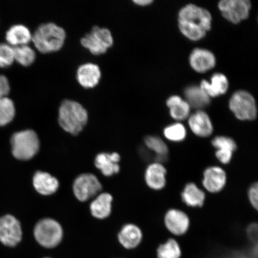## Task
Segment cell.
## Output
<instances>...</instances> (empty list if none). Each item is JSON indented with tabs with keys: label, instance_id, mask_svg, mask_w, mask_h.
<instances>
[{
	"label": "cell",
	"instance_id": "6da1fadb",
	"mask_svg": "<svg viewBox=\"0 0 258 258\" xmlns=\"http://www.w3.org/2000/svg\"><path fill=\"white\" fill-rule=\"evenodd\" d=\"M179 27L182 33L189 40H201L211 30L212 16L205 9L188 5L180 10Z\"/></svg>",
	"mask_w": 258,
	"mask_h": 258
},
{
	"label": "cell",
	"instance_id": "7a4b0ae2",
	"mask_svg": "<svg viewBox=\"0 0 258 258\" xmlns=\"http://www.w3.org/2000/svg\"><path fill=\"white\" fill-rule=\"evenodd\" d=\"M88 121V112L79 102L64 100L58 112V121L64 131L77 135L83 131Z\"/></svg>",
	"mask_w": 258,
	"mask_h": 258
},
{
	"label": "cell",
	"instance_id": "3957f363",
	"mask_svg": "<svg viewBox=\"0 0 258 258\" xmlns=\"http://www.w3.org/2000/svg\"><path fill=\"white\" fill-rule=\"evenodd\" d=\"M66 32L53 22L41 24L32 34V41L42 53H49L59 50L66 39Z\"/></svg>",
	"mask_w": 258,
	"mask_h": 258
},
{
	"label": "cell",
	"instance_id": "277c9868",
	"mask_svg": "<svg viewBox=\"0 0 258 258\" xmlns=\"http://www.w3.org/2000/svg\"><path fill=\"white\" fill-rule=\"evenodd\" d=\"M11 144L13 156L19 160L32 159L40 148L39 139L31 129L16 132L11 137Z\"/></svg>",
	"mask_w": 258,
	"mask_h": 258
},
{
	"label": "cell",
	"instance_id": "5b68a950",
	"mask_svg": "<svg viewBox=\"0 0 258 258\" xmlns=\"http://www.w3.org/2000/svg\"><path fill=\"white\" fill-rule=\"evenodd\" d=\"M34 237L41 246L53 249L59 245L63 238V230L60 225L52 219H44L35 225Z\"/></svg>",
	"mask_w": 258,
	"mask_h": 258
},
{
	"label": "cell",
	"instance_id": "8992f818",
	"mask_svg": "<svg viewBox=\"0 0 258 258\" xmlns=\"http://www.w3.org/2000/svg\"><path fill=\"white\" fill-rule=\"evenodd\" d=\"M113 43L112 35L108 28L95 26L81 39V44L95 55L106 52Z\"/></svg>",
	"mask_w": 258,
	"mask_h": 258
},
{
	"label": "cell",
	"instance_id": "52a82bcc",
	"mask_svg": "<svg viewBox=\"0 0 258 258\" xmlns=\"http://www.w3.org/2000/svg\"><path fill=\"white\" fill-rule=\"evenodd\" d=\"M23 239L20 222L14 216L6 215L0 217V244L7 249H14Z\"/></svg>",
	"mask_w": 258,
	"mask_h": 258
},
{
	"label": "cell",
	"instance_id": "ba28073f",
	"mask_svg": "<svg viewBox=\"0 0 258 258\" xmlns=\"http://www.w3.org/2000/svg\"><path fill=\"white\" fill-rule=\"evenodd\" d=\"M229 106L235 117L240 120H254L257 116V108L252 95L243 90L234 93Z\"/></svg>",
	"mask_w": 258,
	"mask_h": 258
},
{
	"label": "cell",
	"instance_id": "9c48e42d",
	"mask_svg": "<svg viewBox=\"0 0 258 258\" xmlns=\"http://www.w3.org/2000/svg\"><path fill=\"white\" fill-rule=\"evenodd\" d=\"M218 7L227 20L236 24L248 18L251 4L248 0H222Z\"/></svg>",
	"mask_w": 258,
	"mask_h": 258
},
{
	"label": "cell",
	"instance_id": "30bf717a",
	"mask_svg": "<svg viewBox=\"0 0 258 258\" xmlns=\"http://www.w3.org/2000/svg\"><path fill=\"white\" fill-rule=\"evenodd\" d=\"M101 189L102 185L97 177L90 173L77 177L73 185L74 195L81 202L88 201Z\"/></svg>",
	"mask_w": 258,
	"mask_h": 258
},
{
	"label": "cell",
	"instance_id": "8fae6325",
	"mask_svg": "<svg viewBox=\"0 0 258 258\" xmlns=\"http://www.w3.org/2000/svg\"><path fill=\"white\" fill-rule=\"evenodd\" d=\"M164 225L171 234L182 236L189 230L190 219L185 212L178 209L168 210L164 215Z\"/></svg>",
	"mask_w": 258,
	"mask_h": 258
},
{
	"label": "cell",
	"instance_id": "7c38bea8",
	"mask_svg": "<svg viewBox=\"0 0 258 258\" xmlns=\"http://www.w3.org/2000/svg\"><path fill=\"white\" fill-rule=\"evenodd\" d=\"M227 182V173L220 166H209L203 172L202 185L210 193L220 192L224 189Z\"/></svg>",
	"mask_w": 258,
	"mask_h": 258
},
{
	"label": "cell",
	"instance_id": "4fadbf2b",
	"mask_svg": "<svg viewBox=\"0 0 258 258\" xmlns=\"http://www.w3.org/2000/svg\"><path fill=\"white\" fill-rule=\"evenodd\" d=\"M144 176L147 185L154 191H160L166 185L167 170L162 163L150 164L145 170Z\"/></svg>",
	"mask_w": 258,
	"mask_h": 258
},
{
	"label": "cell",
	"instance_id": "5bb4252c",
	"mask_svg": "<svg viewBox=\"0 0 258 258\" xmlns=\"http://www.w3.org/2000/svg\"><path fill=\"white\" fill-rule=\"evenodd\" d=\"M101 78V71L98 64L88 62L81 64L77 71V79L80 85L86 89L98 85Z\"/></svg>",
	"mask_w": 258,
	"mask_h": 258
},
{
	"label": "cell",
	"instance_id": "9a60e30c",
	"mask_svg": "<svg viewBox=\"0 0 258 258\" xmlns=\"http://www.w3.org/2000/svg\"><path fill=\"white\" fill-rule=\"evenodd\" d=\"M143 239L141 229L137 225L128 224L122 227L118 234L119 243L124 249H134L139 246Z\"/></svg>",
	"mask_w": 258,
	"mask_h": 258
},
{
	"label": "cell",
	"instance_id": "2e32d148",
	"mask_svg": "<svg viewBox=\"0 0 258 258\" xmlns=\"http://www.w3.org/2000/svg\"><path fill=\"white\" fill-rule=\"evenodd\" d=\"M188 124L193 134L199 137H209L214 131L211 118L203 111H199L190 116Z\"/></svg>",
	"mask_w": 258,
	"mask_h": 258
},
{
	"label": "cell",
	"instance_id": "e0dca14e",
	"mask_svg": "<svg viewBox=\"0 0 258 258\" xmlns=\"http://www.w3.org/2000/svg\"><path fill=\"white\" fill-rule=\"evenodd\" d=\"M189 62L196 72L205 73L215 67L216 59L211 51L203 48H196L190 55Z\"/></svg>",
	"mask_w": 258,
	"mask_h": 258
},
{
	"label": "cell",
	"instance_id": "ac0fdd59",
	"mask_svg": "<svg viewBox=\"0 0 258 258\" xmlns=\"http://www.w3.org/2000/svg\"><path fill=\"white\" fill-rule=\"evenodd\" d=\"M32 34L27 26L15 24L6 32V43L13 47L28 44L32 41Z\"/></svg>",
	"mask_w": 258,
	"mask_h": 258
},
{
	"label": "cell",
	"instance_id": "d6986e66",
	"mask_svg": "<svg viewBox=\"0 0 258 258\" xmlns=\"http://www.w3.org/2000/svg\"><path fill=\"white\" fill-rule=\"evenodd\" d=\"M182 201L190 208H202L205 205L206 194L195 183H187L181 192Z\"/></svg>",
	"mask_w": 258,
	"mask_h": 258
},
{
	"label": "cell",
	"instance_id": "ffe728a7",
	"mask_svg": "<svg viewBox=\"0 0 258 258\" xmlns=\"http://www.w3.org/2000/svg\"><path fill=\"white\" fill-rule=\"evenodd\" d=\"M120 160V156L117 153L111 154L101 153L96 156L95 166L101 171L103 175L110 176L120 171L118 162Z\"/></svg>",
	"mask_w": 258,
	"mask_h": 258
},
{
	"label": "cell",
	"instance_id": "44dd1931",
	"mask_svg": "<svg viewBox=\"0 0 258 258\" xmlns=\"http://www.w3.org/2000/svg\"><path fill=\"white\" fill-rule=\"evenodd\" d=\"M201 88L204 91L209 98L217 97L224 95L227 92L228 88V81L224 74H215L212 77L211 83L206 80L202 81Z\"/></svg>",
	"mask_w": 258,
	"mask_h": 258
},
{
	"label": "cell",
	"instance_id": "7402d4cb",
	"mask_svg": "<svg viewBox=\"0 0 258 258\" xmlns=\"http://www.w3.org/2000/svg\"><path fill=\"white\" fill-rule=\"evenodd\" d=\"M33 185L38 192L48 196L55 192L59 187V182L49 173L43 172L35 173L33 177Z\"/></svg>",
	"mask_w": 258,
	"mask_h": 258
},
{
	"label": "cell",
	"instance_id": "603a6c76",
	"mask_svg": "<svg viewBox=\"0 0 258 258\" xmlns=\"http://www.w3.org/2000/svg\"><path fill=\"white\" fill-rule=\"evenodd\" d=\"M145 145L148 150L155 154V162H166L168 158L169 148L162 139L156 136H148L145 138Z\"/></svg>",
	"mask_w": 258,
	"mask_h": 258
},
{
	"label": "cell",
	"instance_id": "cb8c5ba5",
	"mask_svg": "<svg viewBox=\"0 0 258 258\" xmlns=\"http://www.w3.org/2000/svg\"><path fill=\"white\" fill-rule=\"evenodd\" d=\"M112 197L108 193L100 195L90 205V210L93 217L104 219L109 217L111 212Z\"/></svg>",
	"mask_w": 258,
	"mask_h": 258
},
{
	"label": "cell",
	"instance_id": "d4e9b609",
	"mask_svg": "<svg viewBox=\"0 0 258 258\" xmlns=\"http://www.w3.org/2000/svg\"><path fill=\"white\" fill-rule=\"evenodd\" d=\"M186 102L189 106L195 108H203L208 105L210 98L201 88V87L192 86L185 90Z\"/></svg>",
	"mask_w": 258,
	"mask_h": 258
},
{
	"label": "cell",
	"instance_id": "484cf974",
	"mask_svg": "<svg viewBox=\"0 0 258 258\" xmlns=\"http://www.w3.org/2000/svg\"><path fill=\"white\" fill-rule=\"evenodd\" d=\"M171 117L176 120H183L188 117L190 106L179 96H172L167 101Z\"/></svg>",
	"mask_w": 258,
	"mask_h": 258
},
{
	"label": "cell",
	"instance_id": "4316f807",
	"mask_svg": "<svg viewBox=\"0 0 258 258\" xmlns=\"http://www.w3.org/2000/svg\"><path fill=\"white\" fill-rule=\"evenodd\" d=\"M16 106L9 96L0 98V127H5L14 120Z\"/></svg>",
	"mask_w": 258,
	"mask_h": 258
},
{
	"label": "cell",
	"instance_id": "83f0119b",
	"mask_svg": "<svg viewBox=\"0 0 258 258\" xmlns=\"http://www.w3.org/2000/svg\"><path fill=\"white\" fill-rule=\"evenodd\" d=\"M181 256V248L174 238H169L159 245L157 249V258H180Z\"/></svg>",
	"mask_w": 258,
	"mask_h": 258
},
{
	"label": "cell",
	"instance_id": "f1b7e54d",
	"mask_svg": "<svg viewBox=\"0 0 258 258\" xmlns=\"http://www.w3.org/2000/svg\"><path fill=\"white\" fill-rule=\"evenodd\" d=\"M15 61L24 67L30 66L36 59V53L28 44L14 47Z\"/></svg>",
	"mask_w": 258,
	"mask_h": 258
},
{
	"label": "cell",
	"instance_id": "f546056e",
	"mask_svg": "<svg viewBox=\"0 0 258 258\" xmlns=\"http://www.w3.org/2000/svg\"><path fill=\"white\" fill-rule=\"evenodd\" d=\"M163 134L166 140L172 143H181L186 137L184 125L179 122L170 124L164 129Z\"/></svg>",
	"mask_w": 258,
	"mask_h": 258
},
{
	"label": "cell",
	"instance_id": "4dcf8cb0",
	"mask_svg": "<svg viewBox=\"0 0 258 258\" xmlns=\"http://www.w3.org/2000/svg\"><path fill=\"white\" fill-rule=\"evenodd\" d=\"M15 62L14 47L5 42L0 43V69H6Z\"/></svg>",
	"mask_w": 258,
	"mask_h": 258
},
{
	"label": "cell",
	"instance_id": "1f68e13d",
	"mask_svg": "<svg viewBox=\"0 0 258 258\" xmlns=\"http://www.w3.org/2000/svg\"><path fill=\"white\" fill-rule=\"evenodd\" d=\"M212 146L216 150H229L234 151L237 150V144L233 139L225 136L216 137L212 141Z\"/></svg>",
	"mask_w": 258,
	"mask_h": 258
},
{
	"label": "cell",
	"instance_id": "d6a6232c",
	"mask_svg": "<svg viewBox=\"0 0 258 258\" xmlns=\"http://www.w3.org/2000/svg\"><path fill=\"white\" fill-rule=\"evenodd\" d=\"M233 151L229 150H217L215 151V157L221 163L228 164L233 159Z\"/></svg>",
	"mask_w": 258,
	"mask_h": 258
},
{
	"label": "cell",
	"instance_id": "836d02e7",
	"mask_svg": "<svg viewBox=\"0 0 258 258\" xmlns=\"http://www.w3.org/2000/svg\"><path fill=\"white\" fill-rule=\"evenodd\" d=\"M248 199L250 204L257 211L258 208V185L257 183H253L248 190Z\"/></svg>",
	"mask_w": 258,
	"mask_h": 258
},
{
	"label": "cell",
	"instance_id": "e575fe53",
	"mask_svg": "<svg viewBox=\"0 0 258 258\" xmlns=\"http://www.w3.org/2000/svg\"><path fill=\"white\" fill-rule=\"evenodd\" d=\"M11 90V83L7 76L0 74V98L8 96Z\"/></svg>",
	"mask_w": 258,
	"mask_h": 258
},
{
	"label": "cell",
	"instance_id": "d590c367",
	"mask_svg": "<svg viewBox=\"0 0 258 258\" xmlns=\"http://www.w3.org/2000/svg\"><path fill=\"white\" fill-rule=\"evenodd\" d=\"M257 225L256 224H252L249 225L247 229V235L249 239L253 241L257 238Z\"/></svg>",
	"mask_w": 258,
	"mask_h": 258
},
{
	"label": "cell",
	"instance_id": "8d00e7d4",
	"mask_svg": "<svg viewBox=\"0 0 258 258\" xmlns=\"http://www.w3.org/2000/svg\"><path fill=\"white\" fill-rule=\"evenodd\" d=\"M134 2L138 5L145 6L150 5L153 1L152 0H135Z\"/></svg>",
	"mask_w": 258,
	"mask_h": 258
},
{
	"label": "cell",
	"instance_id": "74e56055",
	"mask_svg": "<svg viewBox=\"0 0 258 258\" xmlns=\"http://www.w3.org/2000/svg\"><path fill=\"white\" fill-rule=\"evenodd\" d=\"M43 258H52V257H43Z\"/></svg>",
	"mask_w": 258,
	"mask_h": 258
}]
</instances>
